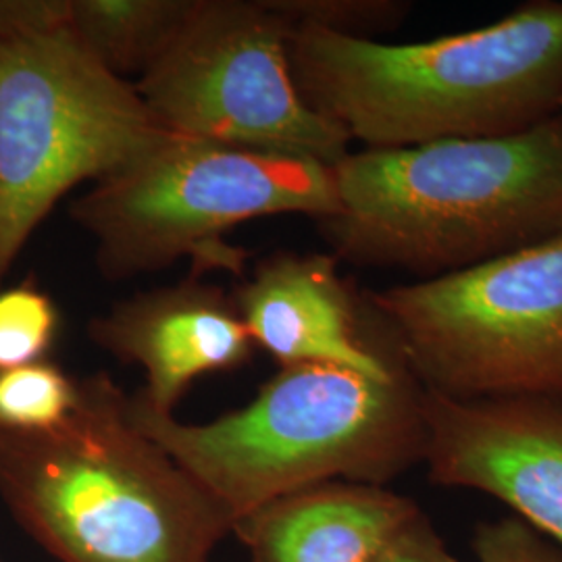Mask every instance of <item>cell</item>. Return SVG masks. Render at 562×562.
<instances>
[{"label": "cell", "instance_id": "6da1fadb", "mask_svg": "<svg viewBox=\"0 0 562 562\" xmlns=\"http://www.w3.org/2000/svg\"><path fill=\"white\" fill-rule=\"evenodd\" d=\"M288 53L302 99L367 148L513 136L559 113L562 0L404 44L296 25Z\"/></svg>", "mask_w": 562, "mask_h": 562}, {"label": "cell", "instance_id": "7a4b0ae2", "mask_svg": "<svg viewBox=\"0 0 562 562\" xmlns=\"http://www.w3.org/2000/svg\"><path fill=\"white\" fill-rule=\"evenodd\" d=\"M317 222L338 261L434 280L562 234V117L521 134L364 148Z\"/></svg>", "mask_w": 562, "mask_h": 562}, {"label": "cell", "instance_id": "3957f363", "mask_svg": "<svg viewBox=\"0 0 562 562\" xmlns=\"http://www.w3.org/2000/svg\"><path fill=\"white\" fill-rule=\"evenodd\" d=\"M65 422L0 431V498L59 562H209L234 519L127 415L106 373Z\"/></svg>", "mask_w": 562, "mask_h": 562}, {"label": "cell", "instance_id": "277c9868", "mask_svg": "<svg viewBox=\"0 0 562 562\" xmlns=\"http://www.w3.org/2000/svg\"><path fill=\"white\" fill-rule=\"evenodd\" d=\"M127 415L222 504L234 522L325 482L385 485L423 464V387L408 369L375 380L331 364H290L255 401L183 423L127 396Z\"/></svg>", "mask_w": 562, "mask_h": 562}, {"label": "cell", "instance_id": "5b68a950", "mask_svg": "<svg viewBox=\"0 0 562 562\" xmlns=\"http://www.w3.org/2000/svg\"><path fill=\"white\" fill-rule=\"evenodd\" d=\"M167 134L81 44L67 0H0V290L63 196Z\"/></svg>", "mask_w": 562, "mask_h": 562}, {"label": "cell", "instance_id": "8992f818", "mask_svg": "<svg viewBox=\"0 0 562 562\" xmlns=\"http://www.w3.org/2000/svg\"><path fill=\"white\" fill-rule=\"evenodd\" d=\"M338 211L334 165L167 134L69 204L94 241L104 280H134L188 257L194 278L240 273L246 252L225 244L241 223L273 215L315 222Z\"/></svg>", "mask_w": 562, "mask_h": 562}, {"label": "cell", "instance_id": "52a82bcc", "mask_svg": "<svg viewBox=\"0 0 562 562\" xmlns=\"http://www.w3.org/2000/svg\"><path fill=\"white\" fill-rule=\"evenodd\" d=\"M364 299L423 390L562 402V234Z\"/></svg>", "mask_w": 562, "mask_h": 562}, {"label": "cell", "instance_id": "ba28073f", "mask_svg": "<svg viewBox=\"0 0 562 562\" xmlns=\"http://www.w3.org/2000/svg\"><path fill=\"white\" fill-rule=\"evenodd\" d=\"M292 30L271 0H196L134 86L171 134L336 165L352 140L302 99Z\"/></svg>", "mask_w": 562, "mask_h": 562}, {"label": "cell", "instance_id": "9c48e42d", "mask_svg": "<svg viewBox=\"0 0 562 562\" xmlns=\"http://www.w3.org/2000/svg\"><path fill=\"white\" fill-rule=\"evenodd\" d=\"M423 415L429 482L485 494L562 548V402L423 390Z\"/></svg>", "mask_w": 562, "mask_h": 562}, {"label": "cell", "instance_id": "30bf717a", "mask_svg": "<svg viewBox=\"0 0 562 562\" xmlns=\"http://www.w3.org/2000/svg\"><path fill=\"white\" fill-rule=\"evenodd\" d=\"M323 252L278 250L232 294L255 346L280 367L331 364L375 380L406 367L371 304Z\"/></svg>", "mask_w": 562, "mask_h": 562}, {"label": "cell", "instance_id": "8fae6325", "mask_svg": "<svg viewBox=\"0 0 562 562\" xmlns=\"http://www.w3.org/2000/svg\"><path fill=\"white\" fill-rule=\"evenodd\" d=\"M88 336L117 361L144 369L136 394L162 415H173L190 383L238 369L257 348L232 294L194 276L115 302L88 322Z\"/></svg>", "mask_w": 562, "mask_h": 562}, {"label": "cell", "instance_id": "7c38bea8", "mask_svg": "<svg viewBox=\"0 0 562 562\" xmlns=\"http://www.w3.org/2000/svg\"><path fill=\"white\" fill-rule=\"evenodd\" d=\"M422 515L385 485L325 482L248 513L232 533L250 562H378Z\"/></svg>", "mask_w": 562, "mask_h": 562}, {"label": "cell", "instance_id": "4fadbf2b", "mask_svg": "<svg viewBox=\"0 0 562 562\" xmlns=\"http://www.w3.org/2000/svg\"><path fill=\"white\" fill-rule=\"evenodd\" d=\"M194 7L196 0H67V20L81 44L127 80L161 59Z\"/></svg>", "mask_w": 562, "mask_h": 562}, {"label": "cell", "instance_id": "5bb4252c", "mask_svg": "<svg viewBox=\"0 0 562 562\" xmlns=\"http://www.w3.org/2000/svg\"><path fill=\"white\" fill-rule=\"evenodd\" d=\"M78 394V378L46 359L0 371V431H48L71 415Z\"/></svg>", "mask_w": 562, "mask_h": 562}, {"label": "cell", "instance_id": "9a60e30c", "mask_svg": "<svg viewBox=\"0 0 562 562\" xmlns=\"http://www.w3.org/2000/svg\"><path fill=\"white\" fill-rule=\"evenodd\" d=\"M60 327L53 299L30 283L0 290V371L44 361Z\"/></svg>", "mask_w": 562, "mask_h": 562}, {"label": "cell", "instance_id": "2e32d148", "mask_svg": "<svg viewBox=\"0 0 562 562\" xmlns=\"http://www.w3.org/2000/svg\"><path fill=\"white\" fill-rule=\"evenodd\" d=\"M290 23L313 25L334 34L371 38L392 32L408 18L413 4L401 0H271Z\"/></svg>", "mask_w": 562, "mask_h": 562}, {"label": "cell", "instance_id": "e0dca14e", "mask_svg": "<svg viewBox=\"0 0 562 562\" xmlns=\"http://www.w3.org/2000/svg\"><path fill=\"white\" fill-rule=\"evenodd\" d=\"M471 548L477 562H562V548L513 515L480 522Z\"/></svg>", "mask_w": 562, "mask_h": 562}, {"label": "cell", "instance_id": "ac0fdd59", "mask_svg": "<svg viewBox=\"0 0 562 562\" xmlns=\"http://www.w3.org/2000/svg\"><path fill=\"white\" fill-rule=\"evenodd\" d=\"M378 562H461L440 538L431 519L423 513L411 522Z\"/></svg>", "mask_w": 562, "mask_h": 562}, {"label": "cell", "instance_id": "d6986e66", "mask_svg": "<svg viewBox=\"0 0 562 562\" xmlns=\"http://www.w3.org/2000/svg\"><path fill=\"white\" fill-rule=\"evenodd\" d=\"M559 115L562 117V99L561 102H559Z\"/></svg>", "mask_w": 562, "mask_h": 562}]
</instances>
